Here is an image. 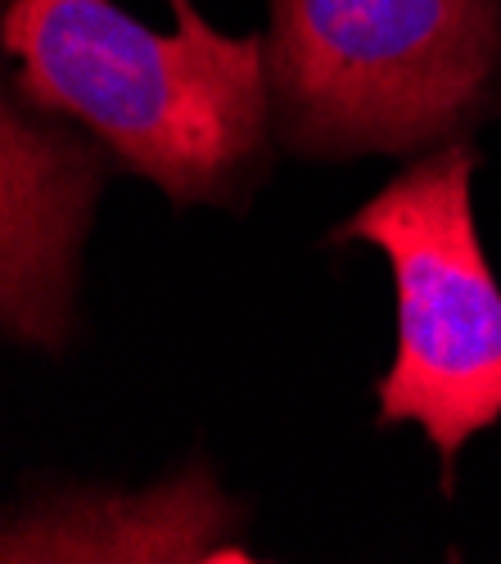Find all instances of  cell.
Returning a JSON list of instances; mask_svg holds the SVG:
<instances>
[{
  "label": "cell",
  "mask_w": 501,
  "mask_h": 564,
  "mask_svg": "<svg viewBox=\"0 0 501 564\" xmlns=\"http://www.w3.org/2000/svg\"><path fill=\"white\" fill-rule=\"evenodd\" d=\"M105 163L68 127L28 122L6 109V307L10 335L59 348L68 335V299L77 240L90 221Z\"/></svg>",
  "instance_id": "4"
},
{
  "label": "cell",
  "mask_w": 501,
  "mask_h": 564,
  "mask_svg": "<svg viewBox=\"0 0 501 564\" xmlns=\"http://www.w3.org/2000/svg\"><path fill=\"white\" fill-rule=\"evenodd\" d=\"M172 10L154 32L113 0H10L6 51L32 109L86 122L176 204L226 199L262 154L266 45L221 36L190 0Z\"/></svg>",
  "instance_id": "1"
},
{
  "label": "cell",
  "mask_w": 501,
  "mask_h": 564,
  "mask_svg": "<svg viewBox=\"0 0 501 564\" xmlns=\"http://www.w3.org/2000/svg\"><path fill=\"white\" fill-rule=\"evenodd\" d=\"M266 73L298 154H416L501 73V0H271Z\"/></svg>",
  "instance_id": "2"
},
{
  "label": "cell",
  "mask_w": 501,
  "mask_h": 564,
  "mask_svg": "<svg viewBox=\"0 0 501 564\" xmlns=\"http://www.w3.org/2000/svg\"><path fill=\"white\" fill-rule=\"evenodd\" d=\"M470 172L466 145H443L344 226L348 240L389 258L397 290V352L380 380V420L421 425L447 465L501 420V290L479 249Z\"/></svg>",
  "instance_id": "3"
}]
</instances>
